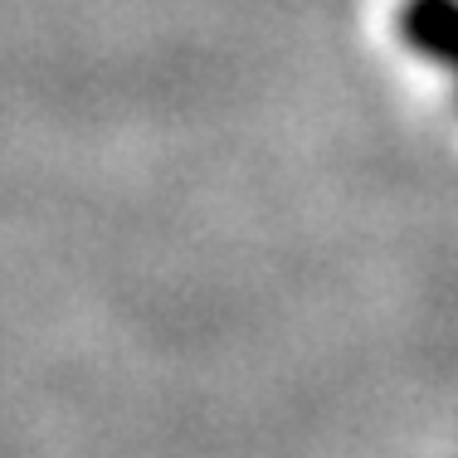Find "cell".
<instances>
[{
  "mask_svg": "<svg viewBox=\"0 0 458 458\" xmlns=\"http://www.w3.org/2000/svg\"><path fill=\"white\" fill-rule=\"evenodd\" d=\"M400 30H405V45L458 69V0H410Z\"/></svg>",
  "mask_w": 458,
  "mask_h": 458,
  "instance_id": "cell-1",
  "label": "cell"
}]
</instances>
